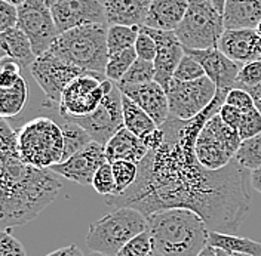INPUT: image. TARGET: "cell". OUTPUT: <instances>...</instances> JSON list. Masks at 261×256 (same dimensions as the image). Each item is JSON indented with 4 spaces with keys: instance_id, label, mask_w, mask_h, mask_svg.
Here are the masks:
<instances>
[{
    "instance_id": "cell-1",
    "label": "cell",
    "mask_w": 261,
    "mask_h": 256,
    "mask_svg": "<svg viewBox=\"0 0 261 256\" xmlns=\"http://www.w3.org/2000/svg\"><path fill=\"white\" fill-rule=\"evenodd\" d=\"M228 89H217L212 102L189 120L169 114L161 128L165 143L138 163L137 181L119 195L104 197L110 208H132L148 216L163 209H189L210 231L234 234L248 215V174L239 161L211 170L196 156V141L206 122L226 104Z\"/></svg>"
},
{
    "instance_id": "cell-2",
    "label": "cell",
    "mask_w": 261,
    "mask_h": 256,
    "mask_svg": "<svg viewBox=\"0 0 261 256\" xmlns=\"http://www.w3.org/2000/svg\"><path fill=\"white\" fill-rule=\"evenodd\" d=\"M63 182L50 169L21 159L18 130L0 122V221L3 230L27 224L57 198Z\"/></svg>"
},
{
    "instance_id": "cell-3",
    "label": "cell",
    "mask_w": 261,
    "mask_h": 256,
    "mask_svg": "<svg viewBox=\"0 0 261 256\" xmlns=\"http://www.w3.org/2000/svg\"><path fill=\"white\" fill-rule=\"evenodd\" d=\"M147 218L153 247L163 256H197L208 244L210 228L189 209H163Z\"/></svg>"
},
{
    "instance_id": "cell-4",
    "label": "cell",
    "mask_w": 261,
    "mask_h": 256,
    "mask_svg": "<svg viewBox=\"0 0 261 256\" xmlns=\"http://www.w3.org/2000/svg\"><path fill=\"white\" fill-rule=\"evenodd\" d=\"M109 24H86L60 33L49 52L86 73L106 76L109 63L107 27Z\"/></svg>"
},
{
    "instance_id": "cell-5",
    "label": "cell",
    "mask_w": 261,
    "mask_h": 256,
    "mask_svg": "<svg viewBox=\"0 0 261 256\" xmlns=\"http://www.w3.org/2000/svg\"><path fill=\"white\" fill-rule=\"evenodd\" d=\"M147 230V218L137 209L117 208L89 225L86 246L91 252L116 256L120 249Z\"/></svg>"
},
{
    "instance_id": "cell-6",
    "label": "cell",
    "mask_w": 261,
    "mask_h": 256,
    "mask_svg": "<svg viewBox=\"0 0 261 256\" xmlns=\"http://www.w3.org/2000/svg\"><path fill=\"white\" fill-rule=\"evenodd\" d=\"M18 147L21 159L27 164L49 169L63 161V128L49 117H36L18 130Z\"/></svg>"
},
{
    "instance_id": "cell-7",
    "label": "cell",
    "mask_w": 261,
    "mask_h": 256,
    "mask_svg": "<svg viewBox=\"0 0 261 256\" xmlns=\"http://www.w3.org/2000/svg\"><path fill=\"white\" fill-rule=\"evenodd\" d=\"M226 32L223 15L214 8L211 0H189V8L175 34L187 49L218 48Z\"/></svg>"
},
{
    "instance_id": "cell-8",
    "label": "cell",
    "mask_w": 261,
    "mask_h": 256,
    "mask_svg": "<svg viewBox=\"0 0 261 256\" xmlns=\"http://www.w3.org/2000/svg\"><path fill=\"white\" fill-rule=\"evenodd\" d=\"M242 144L238 129L226 125L220 114H215L206 122L196 141L197 160L206 169L218 170L234 160Z\"/></svg>"
},
{
    "instance_id": "cell-9",
    "label": "cell",
    "mask_w": 261,
    "mask_h": 256,
    "mask_svg": "<svg viewBox=\"0 0 261 256\" xmlns=\"http://www.w3.org/2000/svg\"><path fill=\"white\" fill-rule=\"evenodd\" d=\"M217 89L218 88L214 84V81L206 76L193 81L172 79L166 89L169 111L181 120L193 119L211 104Z\"/></svg>"
},
{
    "instance_id": "cell-10",
    "label": "cell",
    "mask_w": 261,
    "mask_h": 256,
    "mask_svg": "<svg viewBox=\"0 0 261 256\" xmlns=\"http://www.w3.org/2000/svg\"><path fill=\"white\" fill-rule=\"evenodd\" d=\"M18 27L27 34L36 56L48 52L58 37L50 8L45 0H27L18 6Z\"/></svg>"
},
{
    "instance_id": "cell-11",
    "label": "cell",
    "mask_w": 261,
    "mask_h": 256,
    "mask_svg": "<svg viewBox=\"0 0 261 256\" xmlns=\"http://www.w3.org/2000/svg\"><path fill=\"white\" fill-rule=\"evenodd\" d=\"M68 122L77 123L92 138V141L99 143L106 147V144L113 138L114 135L125 128L123 125V108H122V92L116 84L101 105L95 111L85 117H74L68 119Z\"/></svg>"
},
{
    "instance_id": "cell-12",
    "label": "cell",
    "mask_w": 261,
    "mask_h": 256,
    "mask_svg": "<svg viewBox=\"0 0 261 256\" xmlns=\"http://www.w3.org/2000/svg\"><path fill=\"white\" fill-rule=\"evenodd\" d=\"M30 73L40 89L45 92V95L50 101L60 104L65 88L86 71L65 63L48 50L36 58V61L30 67Z\"/></svg>"
},
{
    "instance_id": "cell-13",
    "label": "cell",
    "mask_w": 261,
    "mask_h": 256,
    "mask_svg": "<svg viewBox=\"0 0 261 256\" xmlns=\"http://www.w3.org/2000/svg\"><path fill=\"white\" fill-rule=\"evenodd\" d=\"M104 163H107L106 147L92 141L91 144L82 148L81 151L73 154L70 159L58 164H54L49 169L58 176L77 182L79 185L85 187V185H92L94 176Z\"/></svg>"
},
{
    "instance_id": "cell-14",
    "label": "cell",
    "mask_w": 261,
    "mask_h": 256,
    "mask_svg": "<svg viewBox=\"0 0 261 256\" xmlns=\"http://www.w3.org/2000/svg\"><path fill=\"white\" fill-rule=\"evenodd\" d=\"M50 12L60 33L86 24H107L99 0H58L50 6Z\"/></svg>"
},
{
    "instance_id": "cell-15",
    "label": "cell",
    "mask_w": 261,
    "mask_h": 256,
    "mask_svg": "<svg viewBox=\"0 0 261 256\" xmlns=\"http://www.w3.org/2000/svg\"><path fill=\"white\" fill-rule=\"evenodd\" d=\"M141 29L147 32L158 43V55L153 61L154 64V81H158L166 91L169 83L174 79L175 70L179 61L186 55L184 46L181 45L175 32H163L150 29L147 25H141Z\"/></svg>"
},
{
    "instance_id": "cell-16",
    "label": "cell",
    "mask_w": 261,
    "mask_h": 256,
    "mask_svg": "<svg viewBox=\"0 0 261 256\" xmlns=\"http://www.w3.org/2000/svg\"><path fill=\"white\" fill-rule=\"evenodd\" d=\"M184 52L193 56L203 67L206 77H210L218 89H233L236 84L241 67L236 61L230 60L218 48L187 49Z\"/></svg>"
},
{
    "instance_id": "cell-17",
    "label": "cell",
    "mask_w": 261,
    "mask_h": 256,
    "mask_svg": "<svg viewBox=\"0 0 261 256\" xmlns=\"http://www.w3.org/2000/svg\"><path fill=\"white\" fill-rule=\"evenodd\" d=\"M123 95L130 98L137 105L156 122L158 126H162L169 117V99L168 94L158 81H150L144 84H128L119 86Z\"/></svg>"
},
{
    "instance_id": "cell-18",
    "label": "cell",
    "mask_w": 261,
    "mask_h": 256,
    "mask_svg": "<svg viewBox=\"0 0 261 256\" xmlns=\"http://www.w3.org/2000/svg\"><path fill=\"white\" fill-rule=\"evenodd\" d=\"M258 37L260 33L252 29L226 30L218 42V49L238 64H246L260 60L257 55Z\"/></svg>"
},
{
    "instance_id": "cell-19",
    "label": "cell",
    "mask_w": 261,
    "mask_h": 256,
    "mask_svg": "<svg viewBox=\"0 0 261 256\" xmlns=\"http://www.w3.org/2000/svg\"><path fill=\"white\" fill-rule=\"evenodd\" d=\"M187 8L189 0H151L144 25L163 32H175L186 16Z\"/></svg>"
},
{
    "instance_id": "cell-20",
    "label": "cell",
    "mask_w": 261,
    "mask_h": 256,
    "mask_svg": "<svg viewBox=\"0 0 261 256\" xmlns=\"http://www.w3.org/2000/svg\"><path fill=\"white\" fill-rule=\"evenodd\" d=\"M150 3L151 0H104L107 24L141 27L146 24Z\"/></svg>"
},
{
    "instance_id": "cell-21",
    "label": "cell",
    "mask_w": 261,
    "mask_h": 256,
    "mask_svg": "<svg viewBox=\"0 0 261 256\" xmlns=\"http://www.w3.org/2000/svg\"><path fill=\"white\" fill-rule=\"evenodd\" d=\"M148 154V150L140 136L126 128H122L106 144V157L109 163L117 160L132 161L138 164Z\"/></svg>"
},
{
    "instance_id": "cell-22",
    "label": "cell",
    "mask_w": 261,
    "mask_h": 256,
    "mask_svg": "<svg viewBox=\"0 0 261 256\" xmlns=\"http://www.w3.org/2000/svg\"><path fill=\"white\" fill-rule=\"evenodd\" d=\"M223 19L226 30H257L261 22V0H227Z\"/></svg>"
},
{
    "instance_id": "cell-23",
    "label": "cell",
    "mask_w": 261,
    "mask_h": 256,
    "mask_svg": "<svg viewBox=\"0 0 261 256\" xmlns=\"http://www.w3.org/2000/svg\"><path fill=\"white\" fill-rule=\"evenodd\" d=\"M0 49L2 58H9L21 67H32L37 58L30 39L19 27L0 33Z\"/></svg>"
},
{
    "instance_id": "cell-24",
    "label": "cell",
    "mask_w": 261,
    "mask_h": 256,
    "mask_svg": "<svg viewBox=\"0 0 261 256\" xmlns=\"http://www.w3.org/2000/svg\"><path fill=\"white\" fill-rule=\"evenodd\" d=\"M208 244L212 247L233 252V253H244L249 256H261V243L251 240L246 237H239L236 234H227L220 231H210Z\"/></svg>"
},
{
    "instance_id": "cell-25",
    "label": "cell",
    "mask_w": 261,
    "mask_h": 256,
    "mask_svg": "<svg viewBox=\"0 0 261 256\" xmlns=\"http://www.w3.org/2000/svg\"><path fill=\"white\" fill-rule=\"evenodd\" d=\"M122 108H123V125L125 128L140 136L141 139L159 126L140 105H137L130 98L122 94Z\"/></svg>"
},
{
    "instance_id": "cell-26",
    "label": "cell",
    "mask_w": 261,
    "mask_h": 256,
    "mask_svg": "<svg viewBox=\"0 0 261 256\" xmlns=\"http://www.w3.org/2000/svg\"><path fill=\"white\" fill-rule=\"evenodd\" d=\"M29 101V86L24 77L9 88H0V114L3 119L19 116Z\"/></svg>"
},
{
    "instance_id": "cell-27",
    "label": "cell",
    "mask_w": 261,
    "mask_h": 256,
    "mask_svg": "<svg viewBox=\"0 0 261 256\" xmlns=\"http://www.w3.org/2000/svg\"><path fill=\"white\" fill-rule=\"evenodd\" d=\"M140 34V27L130 25H109L107 30V48L109 55L126 50L135 46Z\"/></svg>"
},
{
    "instance_id": "cell-28",
    "label": "cell",
    "mask_w": 261,
    "mask_h": 256,
    "mask_svg": "<svg viewBox=\"0 0 261 256\" xmlns=\"http://www.w3.org/2000/svg\"><path fill=\"white\" fill-rule=\"evenodd\" d=\"M63 128V135H64V156L63 161L70 159L73 154H76L77 151H81L82 148H85L88 144L92 143L91 135L81 128L77 123L74 122H68L65 120Z\"/></svg>"
},
{
    "instance_id": "cell-29",
    "label": "cell",
    "mask_w": 261,
    "mask_h": 256,
    "mask_svg": "<svg viewBox=\"0 0 261 256\" xmlns=\"http://www.w3.org/2000/svg\"><path fill=\"white\" fill-rule=\"evenodd\" d=\"M137 58L138 56H137L135 48L126 49V50H122V52L110 55L107 67H106V77L117 84L125 77L128 70L137 61Z\"/></svg>"
},
{
    "instance_id": "cell-30",
    "label": "cell",
    "mask_w": 261,
    "mask_h": 256,
    "mask_svg": "<svg viewBox=\"0 0 261 256\" xmlns=\"http://www.w3.org/2000/svg\"><path fill=\"white\" fill-rule=\"evenodd\" d=\"M234 159L239 161V164L244 166L246 170L258 169L261 166V133L254 138L242 141Z\"/></svg>"
},
{
    "instance_id": "cell-31",
    "label": "cell",
    "mask_w": 261,
    "mask_h": 256,
    "mask_svg": "<svg viewBox=\"0 0 261 256\" xmlns=\"http://www.w3.org/2000/svg\"><path fill=\"white\" fill-rule=\"evenodd\" d=\"M114 181H116V194L119 195L125 192L130 185L137 181L138 176V164L126 160H117L112 163Z\"/></svg>"
},
{
    "instance_id": "cell-32",
    "label": "cell",
    "mask_w": 261,
    "mask_h": 256,
    "mask_svg": "<svg viewBox=\"0 0 261 256\" xmlns=\"http://www.w3.org/2000/svg\"><path fill=\"white\" fill-rule=\"evenodd\" d=\"M154 80V64L151 61L140 60L132 64L125 77L117 83V86H128V84H144Z\"/></svg>"
},
{
    "instance_id": "cell-33",
    "label": "cell",
    "mask_w": 261,
    "mask_h": 256,
    "mask_svg": "<svg viewBox=\"0 0 261 256\" xmlns=\"http://www.w3.org/2000/svg\"><path fill=\"white\" fill-rule=\"evenodd\" d=\"M92 187L98 194H101L104 197L116 194V181H114L112 163L107 161L98 169L94 179H92Z\"/></svg>"
},
{
    "instance_id": "cell-34",
    "label": "cell",
    "mask_w": 261,
    "mask_h": 256,
    "mask_svg": "<svg viewBox=\"0 0 261 256\" xmlns=\"http://www.w3.org/2000/svg\"><path fill=\"white\" fill-rule=\"evenodd\" d=\"M205 76H206V73H205L203 67L200 65V63L196 61L193 56L186 53L182 56V60L179 61L177 70H175L174 79L179 81H193L197 80V79H202Z\"/></svg>"
},
{
    "instance_id": "cell-35",
    "label": "cell",
    "mask_w": 261,
    "mask_h": 256,
    "mask_svg": "<svg viewBox=\"0 0 261 256\" xmlns=\"http://www.w3.org/2000/svg\"><path fill=\"white\" fill-rule=\"evenodd\" d=\"M261 83V60H255L251 63L242 64L241 71L238 74L236 84L234 88H241V89H251L257 84Z\"/></svg>"
},
{
    "instance_id": "cell-36",
    "label": "cell",
    "mask_w": 261,
    "mask_h": 256,
    "mask_svg": "<svg viewBox=\"0 0 261 256\" xmlns=\"http://www.w3.org/2000/svg\"><path fill=\"white\" fill-rule=\"evenodd\" d=\"M239 136L241 139H249V138H254L257 135L261 133V112L254 107L251 108L249 111L242 112V119H241V123H239Z\"/></svg>"
},
{
    "instance_id": "cell-37",
    "label": "cell",
    "mask_w": 261,
    "mask_h": 256,
    "mask_svg": "<svg viewBox=\"0 0 261 256\" xmlns=\"http://www.w3.org/2000/svg\"><path fill=\"white\" fill-rule=\"evenodd\" d=\"M151 250H153L151 237L147 231H144L128 241L116 256H148Z\"/></svg>"
},
{
    "instance_id": "cell-38",
    "label": "cell",
    "mask_w": 261,
    "mask_h": 256,
    "mask_svg": "<svg viewBox=\"0 0 261 256\" xmlns=\"http://www.w3.org/2000/svg\"><path fill=\"white\" fill-rule=\"evenodd\" d=\"M135 52H137V56L140 60H146V61H154L156 55H158V43L156 40L144 32L141 27H140V34H138V39H137V43H135Z\"/></svg>"
},
{
    "instance_id": "cell-39",
    "label": "cell",
    "mask_w": 261,
    "mask_h": 256,
    "mask_svg": "<svg viewBox=\"0 0 261 256\" xmlns=\"http://www.w3.org/2000/svg\"><path fill=\"white\" fill-rule=\"evenodd\" d=\"M0 256H27L21 241L16 240L9 230H3L0 233Z\"/></svg>"
},
{
    "instance_id": "cell-40",
    "label": "cell",
    "mask_w": 261,
    "mask_h": 256,
    "mask_svg": "<svg viewBox=\"0 0 261 256\" xmlns=\"http://www.w3.org/2000/svg\"><path fill=\"white\" fill-rule=\"evenodd\" d=\"M226 104L236 107L238 110H241L242 112L249 111L251 108L255 107L254 101H252V96L249 95V92L245 91V89H241V88H233V89L228 91Z\"/></svg>"
},
{
    "instance_id": "cell-41",
    "label": "cell",
    "mask_w": 261,
    "mask_h": 256,
    "mask_svg": "<svg viewBox=\"0 0 261 256\" xmlns=\"http://www.w3.org/2000/svg\"><path fill=\"white\" fill-rule=\"evenodd\" d=\"M18 27V6L0 0V33Z\"/></svg>"
},
{
    "instance_id": "cell-42",
    "label": "cell",
    "mask_w": 261,
    "mask_h": 256,
    "mask_svg": "<svg viewBox=\"0 0 261 256\" xmlns=\"http://www.w3.org/2000/svg\"><path fill=\"white\" fill-rule=\"evenodd\" d=\"M218 114H220L221 120H223L226 125H228L230 128H239V123H241V119H242V111L238 110L236 107L228 105V104H224V105L221 107V110H220Z\"/></svg>"
},
{
    "instance_id": "cell-43",
    "label": "cell",
    "mask_w": 261,
    "mask_h": 256,
    "mask_svg": "<svg viewBox=\"0 0 261 256\" xmlns=\"http://www.w3.org/2000/svg\"><path fill=\"white\" fill-rule=\"evenodd\" d=\"M143 143H144L148 151L159 150L163 143H165V132H163V129L159 126L158 129H154L153 132H150L148 135H146L143 138Z\"/></svg>"
},
{
    "instance_id": "cell-44",
    "label": "cell",
    "mask_w": 261,
    "mask_h": 256,
    "mask_svg": "<svg viewBox=\"0 0 261 256\" xmlns=\"http://www.w3.org/2000/svg\"><path fill=\"white\" fill-rule=\"evenodd\" d=\"M46 256H85L81 249L76 244H68L65 247H61L55 252H50Z\"/></svg>"
},
{
    "instance_id": "cell-45",
    "label": "cell",
    "mask_w": 261,
    "mask_h": 256,
    "mask_svg": "<svg viewBox=\"0 0 261 256\" xmlns=\"http://www.w3.org/2000/svg\"><path fill=\"white\" fill-rule=\"evenodd\" d=\"M249 181H251L252 188L261 194V166L258 169H255V170H251V174H249Z\"/></svg>"
},
{
    "instance_id": "cell-46",
    "label": "cell",
    "mask_w": 261,
    "mask_h": 256,
    "mask_svg": "<svg viewBox=\"0 0 261 256\" xmlns=\"http://www.w3.org/2000/svg\"><path fill=\"white\" fill-rule=\"evenodd\" d=\"M248 92H249V95L252 96L255 108L261 112V83L257 84V86H254V88H251V89H248Z\"/></svg>"
},
{
    "instance_id": "cell-47",
    "label": "cell",
    "mask_w": 261,
    "mask_h": 256,
    "mask_svg": "<svg viewBox=\"0 0 261 256\" xmlns=\"http://www.w3.org/2000/svg\"><path fill=\"white\" fill-rule=\"evenodd\" d=\"M197 256H218V253H217V249H215V247H212L211 244H206V246L199 252V255Z\"/></svg>"
},
{
    "instance_id": "cell-48",
    "label": "cell",
    "mask_w": 261,
    "mask_h": 256,
    "mask_svg": "<svg viewBox=\"0 0 261 256\" xmlns=\"http://www.w3.org/2000/svg\"><path fill=\"white\" fill-rule=\"evenodd\" d=\"M226 2L227 0H211V3L214 5V8L223 15L224 14V6H226Z\"/></svg>"
},
{
    "instance_id": "cell-49",
    "label": "cell",
    "mask_w": 261,
    "mask_h": 256,
    "mask_svg": "<svg viewBox=\"0 0 261 256\" xmlns=\"http://www.w3.org/2000/svg\"><path fill=\"white\" fill-rule=\"evenodd\" d=\"M217 253H218V256H249V255H244V253H233V252H226V250H220V249H217Z\"/></svg>"
},
{
    "instance_id": "cell-50",
    "label": "cell",
    "mask_w": 261,
    "mask_h": 256,
    "mask_svg": "<svg viewBox=\"0 0 261 256\" xmlns=\"http://www.w3.org/2000/svg\"><path fill=\"white\" fill-rule=\"evenodd\" d=\"M5 2H8V3H11V5H14V6H19V5L25 3L27 0H5Z\"/></svg>"
},
{
    "instance_id": "cell-51",
    "label": "cell",
    "mask_w": 261,
    "mask_h": 256,
    "mask_svg": "<svg viewBox=\"0 0 261 256\" xmlns=\"http://www.w3.org/2000/svg\"><path fill=\"white\" fill-rule=\"evenodd\" d=\"M257 55H258V58L261 60V34L260 37H258V40H257Z\"/></svg>"
},
{
    "instance_id": "cell-52",
    "label": "cell",
    "mask_w": 261,
    "mask_h": 256,
    "mask_svg": "<svg viewBox=\"0 0 261 256\" xmlns=\"http://www.w3.org/2000/svg\"><path fill=\"white\" fill-rule=\"evenodd\" d=\"M148 256H163V255L161 253V252H158V250H156V249L153 247V250H151V252L148 253Z\"/></svg>"
},
{
    "instance_id": "cell-53",
    "label": "cell",
    "mask_w": 261,
    "mask_h": 256,
    "mask_svg": "<svg viewBox=\"0 0 261 256\" xmlns=\"http://www.w3.org/2000/svg\"><path fill=\"white\" fill-rule=\"evenodd\" d=\"M45 2H46V5H48L49 8H50V6H52V5H54V3H57V2H58V0H45Z\"/></svg>"
},
{
    "instance_id": "cell-54",
    "label": "cell",
    "mask_w": 261,
    "mask_h": 256,
    "mask_svg": "<svg viewBox=\"0 0 261 256\" xmlns=\"http://www.w3.org/2000/svg\"><path fill=\"white\" fill-rule=\"evenodd\" d=\"M88 256H107V255H102V253H98V252H91Z\"/></svg>"
},
{
    "instance_id": "cell-55",
    "label": "cell",
    "mask_w": 261,
    "mask_h": 256,
    "mask_svg": "<svg viewBox=\"0 0 261 256\" xmlns=\"http://www.w3.org/2000/svg\"><path fill=\"white\" fill-rule=\"evenodd\" d=\"M257 32H258L261 34V22H260V24H258V27H257Z\"/></svg>"
}]
</instances>
